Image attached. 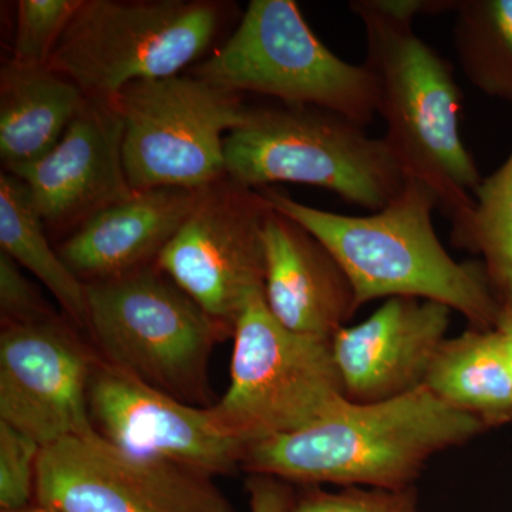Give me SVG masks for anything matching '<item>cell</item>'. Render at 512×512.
Listing matches in <instances>:
<instances>
[{
	"instance_id": "1",
	"label": "cell",
	"mask_w": 512,
	"mask_h": 512,
	"mask_svg": "<svg viewBox=\"0 0 512 512\" xmlns=\"http://www.w3.org/2000/svg\"><path fill=\"white\" fill-rule=\"evenodd\" d=\"M375 76L383 140L407 177L437 195L451 234L466 227L483 177L460 136L464 96L453 64L414 33L416 16L456 10L457 0H355Z\"/></svg>"
},
{
	"instance_id": "2",
	"label": "cell",
	"mask_w": 512,
	"mask_h": 512,
	"mask_svg": "<svg viewBox=\"0 0 512 512\" xmlns=\"http://www.w3.org/2000/svg\"><path fill=\"white\" fill-rule=\"evenodd\" d=\"M484 430L421 386L384 402L343 400L305 429L251 444L241 467L286 483L406 490L431 457Z\"/></svg>"
},
{
	"instance_id": "3",
	"label": "cell",
	"mask_w": 512,
	"mask_h": 512,
	"mask_svg": "<svg viewBox=\"0 0 512 512\" xmlns=\"http://www.w3.org/2000/svg\"><path fill=\"white\" fill-rule=\"evenodd\" d=\"M258 191L329 249L349 276L359 308L406 296L443 303L463 315L471 329L497 328L503 306L483 262L451 258L433 225L437 195L417 178L409 177L394 200L365 217L309 207L268 187Z\"/></svg>"
},
{
	"instance_id": "4",
	"label": "cell",
	"mask_w": 512,
	"mask_h": 512,
	"mask_svg": "<svg viewBox=\"0 0 512 512\" xmlns=\"http://www.w3.org/2000/svg\"><path fill=\"white\" fill-rule=\"evenodd\" d=\"M312 106L251 107L248 120L225 137V173L252 190L272 183L323 188L372 212L406 187L407 174L383 138Z\"/></svg>"
},
{
	"instance_id": "5",
	"label": "cell",
	"mask_w": 512,
	"mask_h": 512,
	"mask_svg": "<svg viewBox=\"0 0 512 512\" xmlns=\"http://www.w3.org/2000/svg\"><path fill=\"white\" fill-rule=\"evenodd\" d=\"M86 286L104 362L183 402L207 400L212 349L231 329L154 265Z\"/></svg>"
},
{
	"instance_id": "6",
	"label": "cell",
	"mask_w": 512,
	"mask_h": 512,
	"mask_svg": "<svg viewBox=\"0 0 512 512\" xmlns=\"http://www.w3.org/2000/svg\"><path fill=\"white\" fill-rule=\"evenodd\" d=\"M192 74L228 92L335 111L363 127L377 116L369 67L323 45L293 0H252L225 45Z\"/></svg>"
},
{
	"instance_id": "7",
	"label": "cell",
	"mask_w": 512,
	"mask_h": 512,
	"mask_svg": "<svg viewBox=\"0 0 512 512\" xmlns=\"http://www.w3.org/2000/svg\"><path fill=\"white\" fill-rule=\"evenodd\" d=\"M231 380L212 406L245 448L311 426L348 399L332 339L285 328L255 293L234 323Z\"/></svg>"
},
{
	"instance_id": "8",
	"label": "cell",
	"mask_w": 512,
	"mask_h": 512,
	"mask_svg": "<svg viewBox=\"0 0 512 512\" xmlns=\"http://www.w3.org/2000/svg\"><path fill=\"white\" fill-rule=\"evenodd\" d=\"M221 6L204 0H82L47 66L87 99L180 74L210 46Z\"/></svg>"
},
{
	"instance_id": "9",
	"label": "cell",
	"mask_w": 512,
	"mask_h": 512,
	"mask_svg": "<svg viewBox=\"0 0 512 512\" xmlns=\"http://www.w3.org/2000/svg\"><path fill=\"white\" fill-rule=\"evenodd\" d=\"M124 126L123 158L133 191L201 190L224 178L225 137L248 120L241 94L200 77L131 83L111 99Z\"/></svg>"
},
{
	"instance_id": "10",
	"label": "cell",
	"mask_w": 512,
	"mask_h": 512,
	"mask_svg": "<svg viewBox=\"0 0 512 512\" xmlns=\"http://www.w3.org/2000/svg\"><path fill=\"white\" fill-rule=\"evenodd\" d=\"M35 497L55 512H237L212 477L128 453L97 430L43 448Z\"/></svg>"
},
{
	"instance_id": "11",
	"label": "cell",
	"mask_w": 512,
	"mask_h": 512,
	"mask_svg": "<svg viewBox=\"0 0 512 512\" xmlns=\"http://www.w3.org/2000/svg\"><path fill=\"white\" fill-rule=\"evenodd\" d=\"M271 204L225 175L197 204L156 266L212 319L234 330L239 313L264 291V225Z\"/></svg>"
},
{
	"instance_id": "12",
	"label": "cell",
	"mask_w": 512,
	"mask_h": 512,
	"mask_svg": "<svg viewBox=\"0 0 512 512\" xmlns=\"http://www.w3.org/2000/svg\"><path fill=\"white\" fill-rule=\"evenodd\" d=\"M89 409L94 429L136 456L210 477L242 464L244 444L225 430L212 406L183 402L104 360L94 363Z\"/></svg>"
},
{
	"instance_id": "13",
	"label": "cell",
	"mask_w": 512,
	"mask_h": 512,
	"mask_svg": "<svg viewBox=\"0 0 512 512\" xmlns=\"http://www.w3.org/2000/svg\"><path fill=\"white\" fill-rule=\"evenodd\" d=\"M94 363L50 318L5 326L0 335V421L43 448L93 433L89 383Z\"/></svg>"
},
{
	"instance_id": "14",
	"label": "cell",
	"mask_w": 512,
	"mask_h": 512,
	"mask_svg": "<svg viewBox=\"0 0 512 512\" xmlns=\"http://www.w3.org/2000/svg\"><path fill=\"white\" fill-rule=\"evenodd\" d=\"M124 126L113 101L87 99L59 143L36 163L10 171L22 181L45 227L77 229L130 198Z\"/></svg>"
},
{
	"instance_id": "15",
	"label": "cell",
	"mask_w": 512,
	"mask_h": 512,
	"mask_svg": "<svg viewBox=\"0 0 512 512\" xmlns=\"http://www.w3.org/2000/svg\"><path fill=\"white\" fill-rule=\"evenodd\" d=\"M451 313L443 303L396 296L336 332L333 356L350 402H384L424 386Z\"/></svg>"
},
{
	"instance_id": "16",
	"label": "cell",
	"mask_w": 512,
	"mask_h": 512,
	"mask_svg": "<svg viewBox=\"0 0 512 512\" xmlns=\"http://www.w3.org/2000/svg\"><path fill=\"white\" fill-rule=\"evenodd\" d=\"M266 306L285 328L332 339L359 311L349 276L328 248L288 215L264 225Z\"/></svg>"
},
{
	"instance_id": "17",
	"label": "cell",
	"mask_w": 512,
	"mask_h": 512,
	"mask_svg": "<svg viewBox=\"0 0 512 512\" xmlns=\"http://www.w3.org/2000/svg\"><path fill=\"white\" fill-rule=\"evenodd\" d=\"M201 190L161 187L136 191L74 229L57 252L84 284L156 264L158 255L191 214Z\"/></svg>"
},
{
	"instance_id": "18",
	"label": "cell",
	"mask_w": 512,
	"mask_h": 512,
	"mask_svg": "<svg viewBox=\"0 0 512 512\" xmlns=\"http://www.w3.org/2000/svg\"><path fill=\"white\" fill-rule=\"evenodd\" d=\"M84 101L82 90L49 66L3 64L0 158L8 173L50 153Z\"/></svg>"
},
{
	"instance_id": "19",
	"label": "cell",
	"mask_w": 512,
	"mask_h": 512,
	"mask_svg": "<svg viewBox=\"0 0 512 512\" xmlns=\"http://www.w3.org/2000/svg\"><path fill=\"white\" fill-rule=\"evenodd\" d=\"M424 386L458 412L476 417L485 429L512 421L510 373L497 329L470 328L446 339Z\"/></svg>"
},
{
	"instance_id": "20",
	"label": "cell",
	"mask_w": 512,
	"mask_h": 512,
	"mask_svg": "<svg viewBox=\"0 0 512 512\" xmlns=\"http://www.w3.org/2000/svg\"><path fill=\"white\" fill-rule=\"evenodd\" d=\"M0 248L52 292L73 322L89 329L86 284L49 244L25 185L10 173L0 175Z\"/></svg>"
},
{
	"instance_id": "21",
	"label": "cell",
	"mask_w": 512,
	"mask_h": 512,
	"mask_svg": "<svg viewBox=\"0 0 512 512\" xmlns=\"http://www.w3.org/2000/svg\"><path fill=\"white\" fill-rule=\"evenodd\" d=\"M454 47L468 82L512 101V0H458Z\"/></svg>"
},
{
	"instance_id": "22",
	"label": "cell",
	"mask_w": 512,
	"mask_h": 512,
	"mask_svg": "<svg viewBox=\"0 0 512 512\" xmlns=\"http://www.w3.org/2000/svg\"><path fill=\"white\" fill-rule=\"evenodd\" d=\"M466 227L453 232L454 245L483 256L488 281L501 306L512 305V151L474 195Z\"/></svg>"
},
{
	"instance_id": "23",
	"label": "cell",
	"mask_w": 512,
	"mask_h": 512,
	"mask_svg": "<svg viewBox=\"0 0 512 512\" xmlns=\"http://www.w3.org/2000/svg\"><path fill=\"white\" fill-rule=\"evenodd\" d=\"M82 0H20L13 57L23 66H47Z\"/></svg>"
},
{
	"instance_id": "24",
	"label": "cell",
	"mask_w": 512,
	"mask_h": 512,
	"mask_svg": "<svg viewBox=\"0 0 512 512\" xmlns=\"http://www.w3.org/2000/svg\"><path fill=\"white\" fill-rule=\"evenodd\" d=\"M42 450L28 434L0 421V510L29 507L36 495L37 463Z\"/></svg>"
},
{
	"instance_id": "25",
	"label": "cell",
	"mask_w": 512,
	"mask_h": 512,
	"mask_svg": "<svg viewBox=\"0 0 512 512\" xmlns=\"http://www.w3.org/2000/svg\"><path fill=\"white\" fill-rule=\"evenodd\" d=\"M291 512H420L414 487L406 490L346 487L332 493L312 487L295 498Z\"/></svg>"
},
{
	"instance_id": "26",
	"label": "cell",
	"mask_w": 512,
	"mask_h": 512,
	"mask_svg": "<svg viewBox=\"0 0 512 512\" xmlns=\"http://www.w3.org/2000/svg\"><path fill=\"white\" fill-rule=\"evenodd\" d=\"M0 315L3 328L52 318L36 286L5 252H0Z\"/></svg>"
},
{
	"instance_id": "27",
	"label": "cell",
	"mask_w": 512,
	"mask_h": 512,
	"mask_svg": "<svg viewBox=\"0 0 512 512\" xmlns=\"http://www.w3.org/2000/svg\"><path fill=\"white\" fill-rule=\"evenodd\" d=\"M249 512H291L293 497L286 481L261 474H251L247 481Z\"/></svg>"
},
{
	"instance_id": "28",
	"label": "cell",
	"mask_w": 512,
	"mask_h": 512,
	"mask_svg": "<svg viewBox=\"0 0 512 512\" xmlns=\"http://www.w3.org/2000/svg\"><path fill=\"white\" fill-rule=\"evenodd\" d=\"M498 333H500L501 349H503L505 363H507L508 373H510L512 389V336L505 335V333L500 332V330H498Z\"/></svg>"
},
{
	"instance_id": "29",
	"label": "cell",
	"mask_w": 512,
	"mask_h": 512,
	"mask_svg": "<svg viewBox=\"0 0 512 512\" xmlns=\"http://www.w3.org/2000/svg\"><path fill=\"white\" fill-rule=\"evenodd\" d=\"M495 329L500 330L505 335L512 336V305L504 306Z\"/></svg>"
},
{
	"instance_id": "30",
	"label": "cell",
	"mask_w": 512,
	"mask_h": 512,
	"mask_svg": "<svg viewBox=\"0 0 512 512\" xmlns=\"http://www.w3.org/2000/svg\"><path fill=\"white\" fill-rule=\"evenodd\" d=\"M0 512H55V511L50 510V508L45 507V505L36 503L35 505L30 504L29 507L22 508V510L0 511Z\"/></svg>"
}]
</instances>
